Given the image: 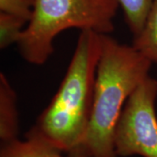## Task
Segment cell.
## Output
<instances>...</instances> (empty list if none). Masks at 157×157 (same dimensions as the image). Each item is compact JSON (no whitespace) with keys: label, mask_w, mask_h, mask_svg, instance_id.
<instances>
[{"label":"cell","mask_w":157,"mask_h":157,"mask_svg":"<svg viewBox=\"0 0 157 157\" xmlns=\"http://www.w3.org/2000/svg\"><path fill=\"white\" fill-rule=\"evenodd\" d=\"M133 45L101 34V52L96 73L93 109L86 135L70 155L118 157L114 133L124 106L152 66Z\"/></svg>","instance_id":"1"},{"label":"cell","mask_w":157,"mask_h":157,"mask_svg":"<svg viewBox=\"0 0 157 157\" xmlns=\"http://www.w3.org/2000/svg\"><path fill=\"white\" fill-rule=\"evenodd\" d=\"M101 34L81 31L65 77L29 132L67 155L84 138L93 109Z\"/></svg>","instance_id":"2"},{"label":"cell","mask_w":157,"mask_h":157,"mask_svg":"<svg viewBox=\"0 0 157 157\" xmlns=\"http://www.w3.org/2000/svg\"><path fill=\"white\" fill-rule=\"evenodd\" d=\"M119 7L117 0H35L17 43L19 53L30 64L42 66L54 52L57 35L67 29L111 33Z\"/></svg>","instance_id":"3"},{"label":"cell","mask_w":157,"mask_h":157,"mask_svg":"<svg viewBox=\"0 0 157 157\" xmlns=\"http://www.w3.org/2000/svg\"><path fill=\"white\" fill-rule=\"evenodd\" d=\"M157 79L147 77L124 106L114 133L118 157H157Z\"/></svg>","instance_id":"4"},{"label":"cell","mask_w":157,"mask_h":157,"mask_svg":"<svg viewBox=\"0 0 157 157\" xmlns=\"http://www.w3.org/2000/svg\"><path fill=\"white\" fill-rule=\"evenodd\" d=\"M19 135L17 96L4 73H0V139L2 143L16 140Z\"/></svg>","instance_id":"5"},{"label":"cell","mask_w":157,"mask_h":157,"mask_svg":"<svg viewBox=\"0 0 157 157\" xmlns=\"http://www.w3.org/2000/svg\"><path fill=\"white\" fill-rule=\"evenodd\" d=\"M63 154V152L29 131L25 140L17 138L4 142L0 149V157H85L64 155Z\"/></svg>","instance_id":"6"},{"label":"cell","mask_w":157,"mask_h":157,"mask_svg":"<svg viewBox=\"0 0 157 157\" xmlns=\"http://www.w3.org/2000/svg\"><path fill=\"white\" fill-rule=\"evenodd\" d=\"M132 45L149 61L157 63V0H154L144 27Z\"/></svg>","instance_id":"7"},{"label":"cell","mask_w":157,"mask_h":157,"mask_svg":"<svg viewBox=\"0 0 157 157\" xmlns=\"http://www.w3.org/2000/svg\"><path fill=\"white\" fill-rule=\"evenodd\" d=\"M122 9L125 21L134 38L144 27L154 0H117Z\"/></svg>","instance_id":"8"},{"label":"cell","mask_w":157,"mask_h":157,"mask_svg":"<svg viewBox=\"0 0 157 157\" xmlns=\"http://www.w3.org/2000/svg\"><path fill=\"white\" fill-rule=\"evenodd\" d=\"M27 22L19 17L0 12V48L6 49L17 41Z\"/></svg>","instance_id":"9"},{"label":"cell","mask_w":157,"mask_h":157,"mask_svg":"<svg viewBox=\"0 0 157 157\" xmlns=\"http://www.w3.org/2000/svg\"><path fill=\"white\" fill-rule=\"evenodd\" d=\"M35 0H0V12L30 21L33 12Z\"/></svg>","instance_id":"10"}]
</instances>
